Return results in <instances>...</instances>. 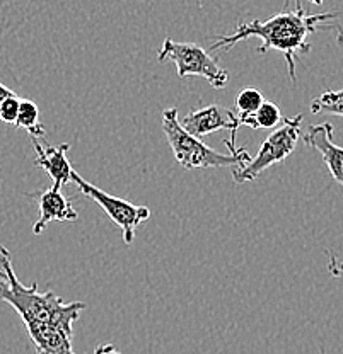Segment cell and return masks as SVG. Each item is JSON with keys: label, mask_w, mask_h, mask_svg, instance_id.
Listing matches in <instances>:
<instances>
[{"label": "cell", "mask_w": 343, "mask_h": 354, "mask_svg": "<svg viewBox=\"0 0 343 354\" xmlns=\"http://www.w3.org/2000/svg\"><path fill=\"white\" fill-rule=\"evenodd\" d=\"M338 12H323V14H309L301 3L297 2L294 10H282L275 16L268 17L267 21H249L239 22L236 26V31L232 35L217 36L216 41L210 44L206 51L220 50L229 51L239 41H245L248 38L261 39V44L256 48L258 53H267L268 50H276L283 55L287 62V70L292 82H296V58L299 55H304L311 51V44L308 38L321 29H331L337 26H331L330 21L335 19Z\"/></svg>", "instance_id": "6da1fadb"}, {"label": "cell", "mask_w": 343, "mask_h": 354, "mask_svg": "<svg viewBox=\"0 0 343 354\" xmlns=\"http://www.w3.org/2000/svg\"><path fill=\"white\" fill-rule=\"evenodd\" d=\"M0 301L19 313L26 329L35 326H58L72 329L73 322L86 310L82 301H65L53 291L39 293L38 283L26 286L14 272L12 257L0 243Z\"/></svg>", "instance_id": "7a4b0ae2"}, {"label": "cell", "mask_w": 343, "mask_h": 354, "mask_svg": "<svg viewBox=\"0 0 343 354\" xmlns=\"http://www.w3.org/2000/svg\"><path fill=\"white\" fill-rule=\"evenodd\" d=\"M162 131L168 140L176 162L184 169H216L243 165L252 160L248 150L243 147L236 153H220L212 147L205 145L202 140L195 138L183 130L178 120V109L168 108L162 113Z\"/></svg>", "instance_id": "3957f363"}, {"label": "cell", "mask_w": 343, "mask_h": 354, "mask_svg": "<svg viewBox=\"0 0 343 354\" xmlns=\"http://www.w3.org/2000/svg\"><path fill=\"white\" fill-rule=\"evenodd\" d=\"M157 62H173L176 65L179 79L186 77H204L213 88H224L227 86L229 73L219 65L205 48L195 43H179L166 38L157 53Z\"/></svg>", "instance_id": "277c9868"}, {"label": "cell", "mask_w": 343, "mask_h": 354, "mask_svg": "<svg viewBox=\"0 0 343 354\" xmlns=\"http://www.w3.org/2000/svg\"><path fill=\"white\" fill-rule=\"evenodd\" d=\"M302 114L297 116L285 118L275 131H272L267 136L263 143H261L260 150H258L256 157L252 158L246 165L243 167L234 169L232 177L234 183L245 184L249 180H254L258 176L263 174L268 167L272 165L280 164L285 160L290 153L296 150V145L301 138V123H302Z\"/></svg>", "instance_id": "5b68a950"}, {"label": "cell", "mask_w": 343, "mask_h": 354, "mask_svg": "<svg viewBox=\"0 0 343 354\" xmlns=\"http://www.w3.org/2000/svg\"><path fill=\"white\" fill-rule=\"evenodd\" d=\"M70 183L77 186V189L84 194V196L91 198L96 205L103 208V212L109 216L113 223H116L121 230V237H123L125 245H130L135 239V230L139 228L140 223L150 218V209L147 206H139L134 203L127 201L116 196H112L106 191L99 189L94 184L87 183L80 174L72 171L70 176Z\"/></svg>", "instance_id": "8992f818"}, {"label": "cell", "mask_w": 343, "mask_h": 354, "mask_svg": "<svg viewBox=\"0 0 343 354\" xmlns=\"http://www.w3.org/2000/svg\"><path fill=\"white\" fill-rule=\"evenodd\" d=\"M179 123H182L184 131L190 133L191 136H195V138L198 140H202L204 136H209L210 133L229 130L231 131V142L226 140L227 149L231 150V153L238 152V147H236V135H238L239 120L236 111L220 104H209L193 111V113L186 114Z\"/></svg>", "instance_id": "52a82bcc"}, {"label": "cell", "mask_w": 343, "mask_h": 354, "mask_svg": "<svg viewBox=\"0 0 343 354\" xmlns=\"http://www.w3.org/2000/svg\"><path fill=\"white\" fill-rule=\"evenodd\" d=\"M28 196L36 199L39 208V216L33 227L35 235L43 234L51 221H76L79 218V213L72 206V201L62 194L60 187L51 186L50 189L28 193Z\"/></svg>", "instance_id": "ba28073f"}, {"label": "cell", "mask_w": 343, "mask_h": 354, "mask_svg": "<svg viewBox=\"0 0 343 354\" xmlns=\"http://www.w3.org/2000/svg\"><path fill=\"white\" fill-rule=\"evenodd\" d=\"M302 142L321 153L331 177L343 187V147L333 142V124L328 121L311 124L302 135Z\"/></svg>", "instance_id": "9c48e42d"}, {"label": "cell", "mask_w": 343, "mask_h": 354, "mask_svg": "<svg viewBox=\"0 0 343 354\" xmlns=\"http://www.w3.org/2000/svg\"><path fill=\"white\" fill-rule=\"evenodd\" d=\"M31 142L36 150L35 165L46 172L55 187L62 189L64 184L70 183V176L73 171L67 157L70 145L69 143H60V145L53 147L48 145L46 142L42 143L38 138H31Z\"/></svg>", "instance_id": "30bf717a"}, {"label": "cell", "mask_w": 343, "mask_h": 354, "mask_svg": "<svg viewBox=\"0 0 343 354\" xmlns=\"http://www.w3.org/2000/svg\"><path fill=\"white\" fill-rule=\"evenodd\" d=\"M265 102L263 94L258 88H243L236 95V113H238L239 127H249L254 130V113Z\"/></svg>", "instance_id": "8fae6325"}, {"label": "cell", "mask_w": 343, "mask_h": 354, "mask_svg": "<svg viewBox=\"0 0 343 354\" xmlns=\"http://www.w3.org/2000/svg\"><path fill=\"white\" fill-rule=\"evenodd\" d=\"M14 127L24 128L31 138L43 140L46 135L45 128H43L42 124V120H39V108L35 102L29 101V99H21L19 113H17V120Z\"/></svg>", "instance_id": "7c38bea8"}, {"label": "cell", "mask_w": 343, "mask_h": 354, "mask_svg": "<svg viewBox=\"0 0 343 354\" xmlns=\"http://www.w3.org/2000/svg\"><path fill=\"white\" fill-rule=\"evenodd\" d=\"M313 114H333L343 118V88L342 91H328L313 99Z\"/></svg>", "instance_id": "4fadbf2b"}, {"label": "cell", "mask_w": 343, "mask_h": 354, "mask_svg": "<svg viewBox=\"0 0 343 354\" xmlns=\"http://www.w3.org/2000/svg\"><path fill=\"white\" fill-rule=\"evenodd\" d=\"M279 123H282V114H280V108L275 102L265 101L260 106V109L254 113V130L275 128Z\"/></svg>", "instance_id": "5bb4252c"}, {"label": "cell", "mask_w": 343, "mask_h": 354, "mask_svg": "<svg viewBox=\"0 0 343 354\" xmlns=\"http://www.w3.org/2000/svg\"><path fill=\"white\" fill-rule=\"evenodd\" d=\"M19 104H21V97L17 94H14L12 97L6 99V101L0 104V121L14 127L17 120V113H19Z\"/></svg>", "instance_id": "9a60e30c"}, {"label": "cell", "mask_w": 343, "mask_h": 354, "mask_svg": "<svg viewBox=\"0 0 343 354\" xmlns=\"http://www.w3.org/2000/svg\"><path fill=\"white\" fill-rule=\"evenodd\" d=\"M326 256H328V272H330V276L343 279V263L342 261L331 252H326Z\"/></svg>", "instance_id": "2e32d148"}, {"label": "cell", "mask_w": 343, "mask_h": 354, "mask_svg": "<svg viewBox=\"0 0 343 354\" xmlns=\"http://www.w3.org/2000/svg\"><path fill=\"white\" fill-rule=\"evenodd\" d=\"M94 354H121L113 344H101L96 348Z\"/></svg>", "instance_id": "e0dca14e"}, {"label": "cell", "mask_w": 343, "mask_h": 354, "mask_svg": "<svg viewBox=\"0 0 343 354\" xmlns=\"http://www.w3.org/2000/svg\"><path fill=\"white\" fill-rule=\"evenodd\" d=\"M14 94H16V92H12L9 87H6L2 82H0V104H2V102L6 101V99L12 97Z\"/></svg>", "instance_id": "ac0fdd59"}, {"label": "cell", "mask_w": 343, "mask_h": 354, "mask_svg": "<svg viewBox=\"0 0 343 354\" xmlns=\"http://www.w3.org/2000/svg\"><path fill=\"white\" fill-rule=\"evenodd\" d=\"M337 43L340 44V46H343V29L340 31V35H338V38H337Z\"/></svg>", "instance_id": "d6986e66"}, {"label": "cell", "mask_w": 343, "mask_h": 354, "mask_svg": "<svg viewBox=\"0 0 343 354\" xmlns=\"http://www.w3.org/2000/svg\"><path fill=\"white\" fill-rule=\"evenodd\" d=\"M311 3H315V6H321L323 3V0H309Z\"/></svg>", "instance_id": "ffe728a7"}]
</instances>
